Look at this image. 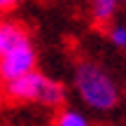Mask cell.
<instances>
[{
    "mask_svg": "<svg viewBox=\"0 0 126 126\" xmlns=\"http://www.w3.org/2000/svg\"><path fill=\"white\" fill-rule=\"evenodd\" d=\"M56 126H86V119L77 112H61L56 119Z\"/></svg>",
    "mask_w": 126,
    "mask_h": 126,
    "instance_id": "52a82bcc",
    "label": "cell"
},
{
    "mask_svg": "<svg viewBox=\"0 0 126 126\" xmlns=\"http://www.w3.org/2000/svg\"><path fill=\"white\" fill-rule=\"evenodd\" d=\"M77 91L82 94L86 105L96 110H112L117 105V89L112 79L94 63H79L75 72Z\"/></svg>",
    "mask_w": 126,
    "mask_h": 126,
    "instance_id": "6da1fadb",
    "label": "cell"
},
{
    "mask_svg": "<svg viewBox=\"0 0 126 126\" xmlns=\"http://www.w3.org/2000/svg\"><path fill=\"white\" fill-rule=\"evenodd\" d=\"M63 98H65V89H63L59 82L45 79V86H42V91H40V103L56 108V105L63 103Z\"/></svg>",
    "mask_w": 126,
    "mask_h": 126,
    "instance_id": "5b68a950",
    "label": "cell"
},
{
    "mask_svg": "<svg viewBox=\"0 0 126 126\" xmlns=\"http://www.w3.org/2000/svg\"><path fill=\"white\" fill-rule=\"evenodd\" d=\"M47 77L37 75L35 70L21 75L12 82H5V98H9L12 103H26V100H40V91L45 86Z\"/></svg>",
    "mask_w": 126,
    "mask_h": 126,
    "instance_id": "3957f363",
    "label": "cell"
},
{
    "mask_svg": "<svg viewBox=\"0 0 126 126\" xmlns=\"http://www.w3.org/2000/svg\"><path fill=\"white\" fill-rule=\"evenodd\" d=\"M28 35L19 23H2L0 28V54H7L9 49H14L16 45L26 42Z\"/></svg>",
    "mask_w": 126,
    "mask_h": 126,
    "instance_id": "277c9868",
    "label": "cell"
},
{
    "mask_svg": "<svg viewBox=\"0 0 126 126\" xmlns=\"http://www.w3.org/2000/svg\"><path fill=\"white\" fill-rule=\"evenodd\" d=\"M33 68H35V51H33L28 40L9 49L7 54H2V61H0V72H2L5 82L28 75V72H33Z\"/></svg>",
    "mask_w": 126,
    "mask_h": 126,
    "instance_id": "7a4b0ae2",
    "label": "cell"
},
{
    "mask_svg": "<svg viewBox=\"0 0 126 126\" xmlns=\"http://www.w3.org/2000/svg\"><path fill=\"white\" fill-rule=\"evenodd\" d=\"M16 2H19V0H0V7H2L5 12H7V9H12Z\"/></svg>",
    "mask_w": 126,
    "mask_h": 126,
    "instance_id": "9c48e42d",
    "label": "cell"
},
{
    "mask_svg": "<svg viewBox=\"0 0 126 126\" xmlns=\"http://www.w3.org/2000/svg\"><path fill=\"white\" fill-rule=\"evenodd\" d=\"M112 42L119 47H126V28H114L112 31Z\"/></svg>",
    "mask_w": 126,
    "mask_h": 126,
    "instance_id": "ba28073f",
    "label": "cell"
},
{
    "mask_svg": "<svg viewBox=\"0 0 126 126\" xmlns=\"http://www.w3.org/2000/svg\"><path fill=\"white\" fill-rule=\"evenodd\" d=\"M112 14H114V0H96V2H94V16H96V21L105 23Z\"/></svg>",
    "mask_w": 126,
    "mask_h": 126,
    "instance_id": "8992f818",
    "label": "cell"
}]
</instances>
